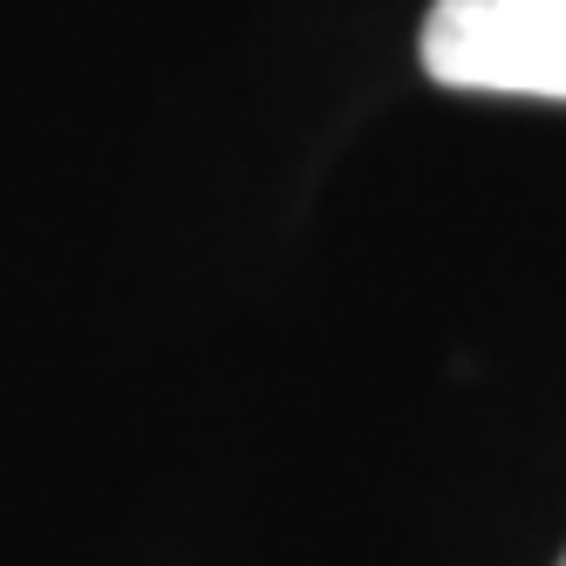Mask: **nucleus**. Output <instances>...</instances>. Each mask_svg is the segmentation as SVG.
Here are the masks:
<instances>
[{
  "label": "nucleus",
  "instance_id": "obj_1",
  "mask_svg": "<svg viewBox=\"0 0 566 566\" xmlns=\"http://www.w3.org/2000/svg\"><path fill=\"white\" fill-rule=\"evenodd\" d=\"M417 55L443 90L566 103V0H437Z\"/></svg>",
  "mask_w": 566,
  "mask_h": 566
},
{
  "label": "nucleus",
  "instance_id": "obj_2",
  "mask_svg": "<svg viewBox=\"0 0 566 566\" xmlns=\"http://www.w3.org/2000/svg\"><path fill=\"white\" fill-rule=\"evenodd\" d=\"M559 566H566V559H559Z\"/></svg>",
  "mask_w": 566,
  "mask_h": 566
}]
</instances>
